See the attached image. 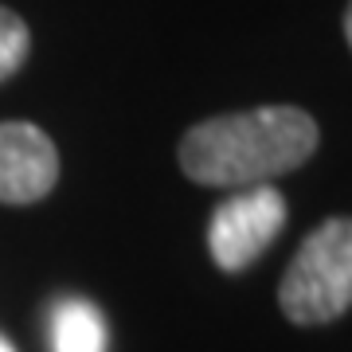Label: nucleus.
Returning a JSON list of instances; mask_svg holds the SVG:
<instances>
[{
	"instance_id": "f257e3e1",
	"label": "nucleus",
	"mask_w": 352,
	"mask_h": 352,
	"mask_svg": "<svg viewBox=\"0 0 352 352\" xmlns=\"http://www.w3.org/2000/svg\"><path fill=\"white\" fill-rule=\"evenodd\" d=\"M317 122L298 106L219 113L180 138L176 161L188 180L208 188H254L302 168L317 153Z\"/></svg>"
},
{
	"instance_id": "f03ea898",
	"label": "nucleus",
	"mask_w": 352,
	"mask_h": 352,
	"mask_svg": "<svg viewBox=\"0 0 352 352\" xmlns=\"http://www.w3.org/2000/svg\"><path fill=\"white\" fill-rule=\"evenodd\" d=\"M278 305L294 325H329L352 309V215H333L298 247Z\"/></svg>"
},
{
	"instance_id": "7ed1b4c3",
	"label": "nucleus",
	"mask_w": 352,
	"mask_h": 352,
	"mask_svg": "<svg viewBox=\"0 0 352 352\" xmlns=\"http://www.w3.org/2000/svg\"><path fill=\"white\" fill-rule=\"evenodd\" d=\"M286 227V200L270 184H254L227 196L212 212L208 223V251L212 263L227 274H239L254 258H263L266 247Z\"/></svg>"
},
{
	"instance_id": "20e7f679",
	"label": "nucleus",
	"mask_w": 352,
	"mask_h": 352,
	"mask_svg": "<svg viewBox=\"0 0 352 352\" xmlns=\"http://www.w3.org/2000/svg\"><path fill=\"white\" fill-rule=\"evenodd\" d=\"M59 180L55 141L32 122H0V204H36Z\"/></svg>"
},
{
	"instance_id": "39448f33",
	"label": "nucleus",
	"mask_w": 352,
	"mask_h": 352,
	"mask_svg": "<svg viewBox=\"0 0 352 352\" xmlns=\"http://www.w3.org/2000/svg\"><path fill=\"white\" fill-rule=\"evenodd\" d=\"M51 349L55 352H106V325L90 302H63L51 317Z\"/></svg>"
},
{
	"instance_id": "423d86ee",
	"label": "nucleus",
	"mask_w": 352,
	"mask_h": 352,
	"mask_svg": "<svg viewBox=\"0 0 352 352\" xmlns=\"http://www.w3.org/2000/svg\"><path fill=\"white\" fill-rule=\"evenodd\" d=\"M28 51H32V32L12 8H0V82L12 78L24 67Z\"/></svg>"
},
{
	"instance_id": "0eeeda50",
	"label": "nucleus",
	"mask_w": 352,
	"mask_h": 352,
	"mask_svg": "<svg viewBox=\"0 0 352 352\" xmlns=\"http://www.w3.org/2000/svg\"><path fill=\"white\" fill-rule=\"evenodd\" d=\"M344 39H349V47H352V4H349V12H344Z\"/></svg>"
},
{
	"instance_id": "6e6552de",
	"label": "nucleus",
	"mask_w": 352,
	"mask_h": 352,
	"mask_svg": "<svg viewBox=\"0 0 352 352\" xmlns=\"http://www.w3.org/2000/svg\"><path fill=\"white\" fill-rule=\"evenodd\" d=\"M0 352H16V349H12V344H8L4 337H0Z\"/></svg>"
}]
</instances>
